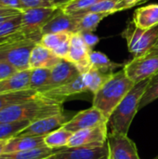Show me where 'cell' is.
Here are the masks:
<instances>
[{"instance_id":"38","label":"cell","mask_w":158,"mask_h":159,"mask_svg":"<svg viewBox=\"0 0 158 159\" xmlns=\"http://www.w3.org/2000/svg\"><path fill=\"white\" fill-rule=\"evenodd\" d=\"M147 0H119L118 3V11H122L125 9H129L137 5L142 4Z\"/></svg>"},{"instance_id":"14","label":"cell","mask_w":158,"mask_h":159,"mask_svg":"<svg viewBox=\"0 0 158 159\" xmlns=\"http://www.w3.org/2000/svg\"><path fill=\"white\" fill-rule=\"evenodd\" d=\"M80 75H81V73L79 72V70L76 68V66L74 64H73L72 62H70L66 60H61L57 65H55L51 69L48 83H47V87L40 92L57 88V87L64 85V84H67V83L74 80Z\"/></svg>"},{"instance_id":"10","label":"cell","mask_w":158,"mask_h":159,"mask_svg":"<svg viewBox=\"0 0 158 159\" xmlns=\"http://www.w3.org/2000/svg\"><path fill=\"white\" fill-rule=\"evenodd\" d=\"M91 48H89L84 42L80 33H73L70 39V50L66 61L72 62L76 66L81 74L88 72L90 66Z\"/></svg>"},{"instance_id":"7","label":"cell","mask_w":158,"mask_h":159,"mask_svg":"<svg viewBox=\"0 0 158 159\" xmlns=\"http://www.w3.org/2000/svg\"><path fill=\"white\" fill-rule=\"evenodd\" d=\"M123 36L127 40L128 48L134 56H140L149 51L156 44L158 38V26L149 30H142L130 24L123 33Z\"/></svg>"},{"instance_id":"44","label":"cell","mask_w":158,"mask_h":159,"mask_svg":"<svg viewBox=\"0 0 158 159\" xmlns=\"http://www.w3.org/2000/svg\"><path fill=\"white\" fill-rule=\"evenodd\" d=\"M153 49H156V50H158V38L157 40H156V44H155V46L152 48Z\"/></svg>"},{"instance_id":"42","label":"cell","mask_w":158,"mask_h":159,"mask_svg":"<svg viewBox=\"0 0 158 159\" xmlns=\"http://www.w3.org/2000/svg\"><path fill=\"white\" fill-rule=\"evenodd\" d=\"M19 14V13H18ZM16 14H3V15H0V23H2L3 21L7 20V19L11 18L12 16H14Z\"/></svg>"},{"instance_id":"43","label":"cell","mask_w":158,"mask_h":159,"mask_svg":"<svg viewBox=\"0 0 158 159\" xmlns=\"http://www.w3.org/2000/svg\"><path fill=\"white\" fill-rule=\"evenodd\" d=\"M51 1H53L58 7H61V6H63L64 4H66V3H68V2H70V1H72V0H51Z\"/></svg>"},{"instance_id":"31","label":"cell","mask_w":158,"mask_h":159,"mask_svg":"<svg viewBox=\"0 0 158 159\" xmlns=\"http://www.w3.org/2000/svg\"><path fill=\"white\" fill-rule=\"evenodd\" d=\"M118 3L119 0H104L102 1L96 5H94L93 7L76 12V13H73L74 15H81V14H85L88 12H99V13H109V14H114L115 12H118Z\"/></svg>"},{"instance_id":"1","label":"cell","mask_w":158,"mask_h":159,"mask_svg":"<svg viewBox=\"0 0 158 159\" xmlns=\"http://www.w3.org/2000/svg\"><path fill=\"white\" fill-rule=\"evenodd\" d=\"M63 113L62 104L38 94L27 101L13 104L0 112V122H34Z\"/></svg>"},{"instance_id":"35","label":"cell","mask_w":158,"mask_h":159,"mask_svg":"<svg viewBox=\"0 0 158 159\" xmlns=\"http://www.w3.org/2000/svg\"><path fill=\"white\" fill-rule=\"evenodd\" d=\"M17 71L18 70L14 66L10 65L9 63L5 61H0V81L10 76Z\"/></svg>"},{"instance_id":"4","label":"cell","mask_w":158,"mask_h":159,"mask_svg":"<svg viewBox=\"0 0 158 159\" xmlns=\"http://www.w3.org/2000/svg\"><path fill=\"white\" fill-rule=\"evenodd\" d=\"M37 43L21 32L0 39V61L14 66L18 71L30 69V56Z\"/></svg>"},{"instance_id":"3","label":"cell","mask_w":158,"mask_h":159,"mask_svg":"<svg viewBox=\"0 0 158 159\" xmlns=\"http://www.w3.org/2000/svg\"><path fill=\"white\" fill-rule=\"evenodd\" d=\"M149 79L136 83L120 103L115 107L107 121L110 132L128 135L130 125L139 111L140 102L147 88Z\"/></svg>"},{"instance_id":"33","label":"cell","mask_w":158,"mask_h":159,"mask_svg":"<svg viewBox=\"0 0 158 159\" xmlns=\"http://www.w3.org/2000/svg\"><path fill=\"white\" fill-rule=\"evenodd\" d=\"M21 24V12L0 23V39L19 31Z\"/></svg>"},{"instance_id":"13","label":"cell","mask_w":158,"mask_h":159,"mask_svg":"<svg viewBox=\"0 0 158 159\" xmlns=\"http://www.w3.org/2000/svg\"><path fill=\"white\" fill-rule=\"evenodd\" d=\"M80 17L60 10L42 28V35L52 33H77Z\"/></svg>"},{"instance_id":"47","label":"cell","mask_w":158,"mask_h":159,"mask_svg":"<svg viewBox=\"0 0 158 159\" xmlns=\"http://www.w3.org/2000/svg\"></svg>"},{"instance_id":"2","label":"cell","mask_w":158,"mask_h":159,"mask_svg":"<svg viewBox=\"0 0 158 159\" xmlns=\"http://www.w3.org/2000/svg\"><path fill=\"white\" fill-rule=\"evenodd\" d=\"M134 85L135 83L129 78L123 68L113 73L103 86L94 94L92 106L98 108L108 119Z\"/></svg>"},{"instance_id":"21","label":"cell","mask_w":158,"mask_h":159,"mask_svg":"<svg viewBox=\"0 0 158 159\" xmlns=\"http://www.w3.org/2000/svg\"><path fill=\"white\" fill-rule=\"evenodd\" d=\"M59 149H52L47 146H42L31 150L5 153L0 156V159H46L52 157Z\"/></svg>"},{"instance_id":"39","label":"cell","mask_w":158,"mask_h":159,"mask_svg":"<svg viewBox=\"0 0 158 159\" xmlns=\"http://www.w3.org/2000/svg\"><path fill=\"white\" fill-rule=\"evenodd\" d=\"M0 7L15 8L20 11H22L20 0H0Z\"/></svg>"},{"instance_id":"25","label":"cell","mask_w":158,"mask_h":159,"mask_svg":"<svg viewBox=\"0 0 158 159\" xmlns=\"http://www.w3.org/2000/svg\"><path fill=\"white\" fill-rule=\"evenodd\" d=\"M111 75L112 74H105L97 69L90 68L88 72L82 74V77L88 91H90L94 95L103 86Z\"/></svg>"},{"instance_id":"26","label":"cell","mask_w":158,"mask_h":159,"mask_svg":"<svg viewBox=\"0 0 158 159\" xmlns=\"http://www.w3.org/2000/svg\"><path fill=\"white\" fill-rule=\"evenodd\" d=\"M109 13H99V12H88L81 15H75L80 17L77 33H85V32H94L100 22L108 17Z\"/></svg>"},{"instance_id":"41","label":"cell","mask_w":158,"mask_h":159,"mask_svg":"<svg viewBox=\"0 0 158 159\" xmlns=\"http://www.w3.org/2000/svg\"><path fill=\"white\" fill-rule=\"evenodd\" d=\"M7 141L8 140H0V156L5 153V149H6Z\"/></svg>"},{"instance_id":"12","label":"cell","mask_w":158,"mask_h":159,"mask_svg":"<svg viewBox=\"0 0 158 159\" xmlns=\"http://www.w3.org/2000/svg\"><path fill=\"white\" fill-rule=\"evenodd\" d=\"M71 118L64 113L47 116L32 122L17 136H43L49 134L57 129L61 128Z\"/></svg>"},{"instance_id":"18","label":"cell","mask_w":158,"mask_h":159,"mask_svg":"<svg viewBox=\"0 0 158 159\" xmlns=\"http://www.w3.org/2000/svg\"><path fill=\"white\" fill-rule=\"evenodd\" d=\"M132 22L142 30L158 26V4H150L137 8L133 14Z\"/></svg>"},{"instance_id":"40","label":"cell","mask_w":158,"mask_h":159,"mask_svg":"<svg viewBox=\"0 0 158 159\" xmlns=\"http://www.w3.org/2000/svg\"><path fill=\"white\" fill-rule=\"evenodd\" d=\"M21 11L15 9V8H10V7H0V15L3 14H18L20 13Z\"/></svg>"},{"instance_id":"28","label":"cell","mask_w":158,"mask_h":159,"mask_svg":"<svg viewBox=\"0 0 158 159\" xmlns=\"http://www.w3.org/2000/svg\"><path fill=\"white\" fill-rule=\"evenodd\" d=\"M31 122L20 121V122H0V140H9L10 138L17 136Z\"/></svg>"},{"instance_id":"36","label":"cell","mask_w":158,"mask_h":159,"mask_svg":"<svg viewBox=\"0 0 158 159\" xmlns=\"http://www.w3.org/2000/svg\"><path fill=\"white\" fill-rule=\"evenodd\" d=\"M70 39H71V37H70ZM70 39L63 42L59 48H57L53 51V53L56 56H58L59 58H61L62 60H66L67 56H68V53H69V50H70Z\"/></svg>"},{"instance_id":"29","label":"cell","mask_w":158,"mask_h":159,"mask_svg":"<svg viewBox=\"0 0 158 159\" xmlns=\"http://www.w3.org/2000/svg\"><path fill=\"white\" fill-rule=\"evenodd\" d=\"M71 33H52L43 34L39 44L44 46L45 48L54 51L57 48H59L63 42L70 39Z\"/></svg>"},{"instance_id":"11","label":"cell","mask_w":158,"mask_h":159,"mask_svg":"<svg viewBox=\"0 0 158 159\" xmlns=\"http://www.w3.org/2000/svg\"><path fill=\"white\" fill-rule=\"evenodd\" d=\"M107 121L108 119L104 116V115L98 108L92 106L75 114L62 127L74 133L81 129L105 124Z\"/></svg>"},{"instance_id":"22","label":"cell","mask_w":158,"mask_h":159,"mask_svg":"<svg viewBox=\"0 0 158 159\" xmlns=\"http://www.w3.org/2000/svg\"><path fill=\"white\" fill-rule=\"evenodd\" d=\"M37 94L38 91L31 89L20 90V91L0 93V112L13 104L30 100L35 97Z\"/></svg>"},{"instance_id":"45","label":"cell","mask_w":158,"mask_h":159,"mask_svg":"<svg viewBox=\"0 0 158 159\" xmlns=\"http://www.w3.org/2000/svg\"><path fill=\"white\" fill-rule=\"evenodd\" d=\"M46 159H53V157H47V158H46Z\"/></svg>"},{"instance_id":"34","label":"cell","mask_w":158,"mask_h":159,"mask_svg":"<svg viewBox=\"0 0 158 159\" xmlns=\"http://www.w3.org/2000/svg\"><path fill=\"white\" fill-rule=\"evenodd\" d=\"M22 11L34 7H60L51 0H20Z\"/></svg>"},{"instance_id":"8","label":"cell","mask_w":158,"mask_h":159,"mask_svg":"<svg viewBox=\"0 0 158 159\" xmlns=\"http://www.w3.org/2000/svg\"><path fill=\"white\" fill-rule=\"evenodd\" d=\"M107 138L108 127L107 123H105L74 132L68 147H102L107 144Z\"/></svg>"},{"instance_id":"32","label":"cell","mask_w":158,"mask_h":159,"mask_svg":"<svg viewBox=\"0 0 158 159\" xmlns=\"http://www.w3.org/2000/svg\"><path fill=\"white\" fill-rule=\"evenodd\" d=\"M102 1H104V0H72L64 4L63 6H61L60 8L64 13L73 14V13H76V12L88 9Z\"/></svg>"},{"instance_id":"6","label":"cell","mask_w":158,"mask_h":159,"mask_svg":"<svg viewBox=\"0 0 158 159\" xmlns=\"http://www.w3.org/2000/svg\"><path fill=\"white\" fill-rule=\"evenodd\" d=\"M123 69L135 84L151 78L158 73V50L151 48L144 54L134 57L124 64Z\"/></svg>"},{"instance_id":"23","label":"cell","mask_w":158,"mask_h":159,"mask_svg":"<svg viewBox=\"0 0 158 159\" xmlns=\"http://www.w3.org/2000/svg\"><path fill=\"white\" fill-rule=\"evenodd\" d=\"M72 135V131L61 127L45 136V145L52 149H61L68 147Z\"/></svg>"},{"instance_id":"15","label":"cell","mask_w":158,"mask_h":159,"mask_svg":"<svg viewBox=\"0 0 158 159\" xmlns=\"http://www.w3.org/2000/svg\"><path fill=\"white\" fill-rule=\"evenodd\" d=\"M88 89L83 81V77H82V74L76 77L74 80L59 86L57 88L43 91V92H39L42 96L50 99L60 104H62L68 98L80 94V93H84L87 92Z\"/></svg>"},{"instance_id":"37","label":"cell","mask_w":158,"mask_h":159,"mask_svg":"<svg viewBox=\"0 0 158 159\" xmlns=\"http://www.w3.org/2000/svg\"><path fill=\"white\" fill-rule=\"evenodd\" d=\"M80 34H81V36H82L84 42L89 48H92L100 41L99 36L93 34L91 32H85V33H80Z\"/></svg>"},{"instance_id":"20","label":"cell","mask_w":158,"mask_h":159,"mask_svg":"<svg viewBox=\"0 0 158 159\" xmlns=\"http://www.w3.org/2000/svg\"><path fill=\"white\" fill-rule=\"evenodd\" d=\"M44 138L43 136H14L7 141L5 153L26 151L46 146Z\"/></svg>"},{"instance_id":"27","label":"cell","mask_w":158,"mask_h":159,"mask_svg":"<svg viewBox=\"0 0 158 159\" xmlns=\"http://www.w3.org/2000/svg\"><path fill=\"white\" fill-rule=\"evenodd\" d=\"M50 73H51V69H47V68L31 69L30 89H34L38 92L43 90L48 83Z\"/></svg>"},{"instance_id":"16","label":"cell","mask_w":158,"mask_h":159,"mask_svg":"<svg viewBox=\"0 0 158 159\" xmlns=\"http://www.w3.org/2000/svg\"><path fill=\"white\" fill-rule=\"evenodd\" d=\"M53 159H108L107 144L102 147H65L59 149Z\"/></svg>"},{"instance_id":"30","label":"cell","mask_w":158,"mask_h":159,"mask_svg":"<svg viewBox=\"0 0 158 159\" xmlns=\"http://www.w3.org/2000/svg\"><path fill=\"white\" fill-rule=\"evenodd\" d=\"M158 99V73L149 78L147 88L144 91V94L142 97L140 102L139 110H142L148 104L152 103Z\"/></svg>"},{"instance_id":"5","label":"cell","mask_w":158,"mask_h":159,"mask_svg":"<svg viewBox=\"0 0 158 159\" xmlns=\"http://www.w3.org/2000/svg\"><path fill=\"white\" fill-rule=\"evenodd\" d=\"M59 10L60 7H34L21 11V24L19 31L39 43L42 28Z\"/></svg>"},{"instance_id":"24","label":"cell","mask_w":158,"mask_h":159,"mask_svg":"<svg viewBox=\"0 0 158 159\" xmlns=\"http://www.w3.org/2000/svg\"><path fill=\"white\" fill-rule=\"evenodd\" d=\"M89 59H90L91 68L97 69L105 74H113L115 69L124 66V64L112 61L105 54H103L101 51L91 50Z\"/></svg>"},{"instance_id":"46","label":"cell","mask_w":158,"mask_h":159,"mask_svg":"<svg viewBox=\"0 0 158 159\" xmlns=\"http://www.w3.org/2000/svg\"><path fill=\"white\" fill-rule=\"evenodd\" d=\"M155 159H158V157H156V158H155Z\"/></svg>"},{"instance_id":"9","label":"cell","mask_w":158,"mask_h":159,"mask_svg":"<svg viewBox=\"0 0 158 159\" xmlns=\"http://www.w3.org/2000/svg\"><path fill=\"white\" fill-rule=\"evenodd\" d=\"M107 148L108 159H141L135 143L126 134L108 133Z\"/></svg>"},{"instance_id":"19","label":"cell","mask_w":158,"mask_h":159,"mask_svg":"<svg viewBox=\"0 0 158 159\" xmlns=\"http://www.w3.org/2000/svg\"><path fill=\"white\" fill-rule=\"evenodd\" d=\"M31 69L17 71L10 76L0 81V93L20 91L30 89Z\"/></svg>"},{"instance_id":"17","label":"cell","mask_w":158,"mask_h":159,"mask_svg":"<svg viewBox=\"0 0 158 159\" xmlns=\"http://www.w3.org/2000/svg\"><path fill=\"white\" fill-rule=\"evenodd\" d=\"M62 59L56 56L53 51L37 43L33 48L30 56V69L47 68L52 69Z\"/></svg>"}]
</instances>
